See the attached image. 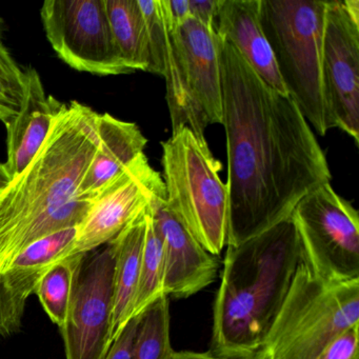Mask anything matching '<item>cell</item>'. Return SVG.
<instances>
[{
    "instance_id": "1",
    "label": "cell",
    "mask_w": 359,
    "mask_h": 359,
    "mask_svg": "<svg viewBox=\"0 0 359 359\" xmlns=\"http://www.w3.org/2000/svg\"><path fill=\"white\" fill-rule=\"evenodd\" d=\"M217 36V35H216ZM228 154L226 245L235 247L292 215L331 182L327 157L295 102L266 85L217 36Z\"/></svg>"
},
{
    "instance_id": "5",
    "label": "cell",
    "mask_w": 359,
    "mask_h": 359,
    "mask_svg": "<svg viewBox=\"0 0 359 359\" xmlns=\"http://www.w3.org/2000/svg\"><path fill=\"white\" fill-rule=\"evenodd\" d=\"M359 325V279L332 283L300 260L287 296L254 359H316Z\"/></svg>"
},
{
    "instance_id": "15",
    "label": "cell",
    "mask_w": 359,
    "mask_h": 359,
    "mask_svg": "<svg viewBox=\"0 0 359 359\" xmlns=\"http://www.w3.org/2000/svg\"><path fill=\"white\" fill-rule=\"evenodd\" d=\"M215 32L245 58L258 76L287 95L260 22V0H218Z\"/></svg>"
},
{
    "instance_id": "30",
    "label": "cell",
    "mask_w": 359,
    "mask_h": 359,
    "mask_svg": "<svg viewBox=\"0 0 359 359\" xmlns=\"http://www.w3.org/2000/svg\"><path fill=\"white\" fill-rule=\"evenodd\" d=\"M170 359H231L226 358V357L218 356V355L213 354V353H197V352H175L171 355Z\"/></svg>"
},
{
    "instance_id": "9",
    "label": "cell",
    "mask_w": 359,
    "mask_h": 359,
    "mask_svg": "<svg viewBox=\"0 0 359 359\" xmlns=\"http://www.w3.org/2000/svg\"><path fill=\"white\" fill-rule=\"evenodd\" d=\"M323 86L334 128L359 142V1H327L323 50Z\"/></svg>"
},
{
    "instance_id": "6",
    "label": "cell",
    "mask_w": 359,
    "mask_h": 359,
    "mask_svg": "<svg viewBox=\"0 0 359 359\" xmlns=\"http://www.w3.org/2000/svg\"><path fill=\"white\" fill-rule=\"evenodd\" d=\"M165 203L193 236L217 257L226 245L229 190L219 173L222 163L207 140L188 127L172 131L161 142Z\"/></svg>"
},
{
    "instance_id": "14",
    "label": "cell",
    "mask_w": 359,
    "mask_h": 359,
    "mask_svg": "<svg viewBox=\"0 0 359 359\" xmlns=\"http://www.w3.org/2000/svg\"><path fill=\"white\" fill-rule=\"evenodd\" d=\"M186 62V81L199 129L222 123V73L217 36L190 18L180 28Z\"/></svg>"
},
{
    "instance_id": "28",
    "label": "cell",
    "mask_w": 359,
    "mask_h": 359,
    "mask_svg": "<svg viewBox=\"0 0 359 359\" xmlns=\"http://www.w3.org/2000/svg\"><path fill=\"white\" fill-rule=\"evenodd\" d=\"M189 1H190L191 18L203 25L208 30L215 32L218 0H189Z\"/></svg>"
},
{
    "instance_id": "13",
    "label": "cell",
    "mask_w": 359,
    "mask_h": 359,
    "mask_svg": "<svg viewBox=\"0 0 359 359\" xmlns=\"http://www.w3.org/2000/svg\"><path fill=\"white\" fill-rule=\"evenodd\" d=\"M151 213L163 241L165 295L188 298L211 285L219 266L217 257L193 236L165 198L152 203Z\"/></svg>"
},
{
    "instance_id": "7",
    "label": "cell",
    "mask_w": 359,
    "mask_h": 359,
    "mask_svg": "<svg viewBox=\"0 0 359 359\" xmlns=\"http://www.w3.org/2000/svg\"><path fill=\"white\" fill-rule=\"evenodd\" d=\"M302 262L323 280L359 279V215L331 184L313 190L292 213Z\"/></svg>"
},
{
    "instance_id": "23",
    "label": "cell",
    "mask_w": 359,
    "mask_h": 359,
    "mask_svg": "<svg viewBox=\"0 0 359 359\" xmlns=\"http://www.w3.org/2000/svg\"><path fill=\"white\" fill-rule=\"evenodd\" d=\"M169 296L163 295L138 315L134 342V359H170Z\"/></svg>"
},
{
    "instance_id": "16",
    "label": "cell",
    "mask_w": 359,
    "mask_h": 359,
    "mask_svg": "<svg viewBox=\"0 0 359 359\" xmlns=\"http://www.w3.org/2000/svg\"><path fill=\"white\" fill-rule=\"evenodd\" d=\"M62 107L53 96H47L39 72L34 68L26 69L22 109L7 125L8 158L4 165L10 180L22 173L34 158Z\"/></svg>"
},
{
    "instance_id": "19",
    "label": "cell",
    "mask_w": 359,
    "mask_h": 359,
    "mask_svg": "<svg viewBox=\"0 0 359 359\" xmlns=\"http://www.w3.org/2000/svg\"><path fill=\"white\" fill-rule=\"evenodd\" d=\"M113 37L126 66L132 71L150 68L148 29L137 0H104Z\"/></svg>"
},
{
    "instance_id": "4",
    "label": "cell",
    "mask_w": 359,
    "mask_h": 359,
    "mask_svg": "<svg viewBox=\"0 0 359 359\" xmlns=\"http://www.w3.org/2000/svg\"><path fill=\"white\" fill-rule=\"evenodd\" d=\"M327 0H260V22L287 96L309 125L333 129L323 86L321 50Z\"/></svg>"
},
{
    "instance_id": "8",
    "label": "cell",
    "mask_w": 359,
    "mask_h": 359,
    "mask_svg": "<svg viewBox=\"0 0 359 359\" xmlns=\"http://www.w3.org/2000/svg\"><path fill=\"white\" fill-rule=\"evenodd\" d=\"M41 16L50 45L71 68L100 76L132 73L115 43L104 0H47Z\"/></svg>"
},
{
    "instance_id": "27",
    "label": "cell",
    "mask_w": 359,
    "mask_h": 359,
    "mask_svg": "<svg viewBox=\"0 0 359 359\" xmlns=\"http://www.w3.org/2000/svg\"><path fill=\"white\" fill-rule=\"evenodd\" d=\"M137 325L138 316L128 321L123 331L113 342L104 359H134V342Z\"/></svg>"
},
{
    "instance_id": "21",
    "label": "cell",
    "mask_w": 359,
    "mask_h": 359,
    "mask_svg": "<svg viewBox=\"0 0 359 359\" xmlns=\"http://www.w3.org/2000/svg\"><path fill=\"white\" fill-rule=\"evenodd\" d=\"M49 269L13 266L0 275V339L20 332L29 297L34 294L37 283Z\"/></svg>"
},
{
    "instance_id": "3",
    "label": "cell",
    "mask_w": 359,
    "mask_h": 359,
    "mask_svg": "<svg viewBox=\"0 0 359 359\" xmlns=\"http://www.w3.org/2000/svg\"><path fill=\"white\" fill-rule=\"evenodd\" d=\"M302 257L292 215L228 247L214 300L210 352L231 359L255 358Z\"/></svg>"
},
{
    "instance_id": "26",
    "label": "cell",
    "mask_w": 359,
    "mask_h": 359,
    "mask_svg": "<svg viewBox=\"0 0 359 359\" xmlns=\"http://www.w3.org/2000/svg\"><path fill=\"white\" fill-rule=\"evenodd\" d=\"M358 325H355L332 340L316 359H358Z\"/></svg>"
},
{
    "instance_id": "2",
    "label": "cell",
    "mask_w": 359,
    "mask_h": 359,
    "mask_svg": "<svg viewBox=\"0 0 359 359\" xmlns=\"http://www.w3.org/2000/svg\"><path fill=\"white\" fill-rule=\"evenodd\" d=\"M97 116L75 100L62 104L34 158L0 191V275L29 245L87 215L89 201L75 196L100 144Z\"/></svg>"
},
{
    "instance_id": "32",
    "label": "cell",
    "mask_w": 359,
    "mask_h": 359,
    "mask_svg": "<svg viewBox=\"0 0 359 359\" xmlns=\"http://www.w3.org/2000/svg\"><path fill=\"white\" fill-rule=\"evenodd\" d=\"M8 184H5V182H0V191L3 190Z\"/></svg>"
},
{
    "instance_id": "17",
    "label": "cell",
    "mask_w": 359,
    "mask_h": 359,
    "mask_svg": "<svg viewBox=\"0 0 359 359\" xmlns=\"http://www.w3.org/2000/svg\"><path fill=\"white\" fill-rule=\"evenodd\" d=\"M100 144L83 176L77 195L93 198L140 155L144 154L148 140L136 123L119 121L110 114H98Z\"/></svg>"
},
{
    "instance_id": "12",
    "label": "cell",
    "mask_w": 359,
    "mask_h": 359,
    "mask_svg": "<svg viewBox=\"0 0 359 359\" xmlns=\"http://www.w3.org/2000/svg\"><path fill=\"white\" fill-rule=\"evenodd\" d=\"M137 4L148 29L149 72L165 79L172 131L188 127L199 140H205V134L199 129L187 89L186 62L180 28L170 20L163 0H137Z\"/></svg>"
},
{
    "instance_id": "31",
    "label": "cell",
    "mask_w": 359,
    "mask_h": 359,
    "mask_svg": "<svg viewBox=\"0 0 359 359\" xmlns=\"http://www.w3.org/2000/svg\"><path fill=\"white\" fill-rule=\"evenodd\" d=\"M4 165L0 163V177L4 175Z\"/></svg>"
},
{
    "instance_id": "20",
    "label": "cell",
    "mask_w": 359,
    "mask_h": 359,
    "mask_svg": "<svg viewBox=\"0 0 359 359\" xmlns=\"http://www.w3.org/2000/svg\"><path fill=\"white\" fill-rule=\"evenodd\" d=\"M88 254H73L58 260L37 283L34 289L49 318L62 327L79 283Z\"/></svg>"
},
{
    "instance_id": "10",
    "label": "cell",
    "mask_w": 359,
    "mask_h": 359,
    "mask_svg": "<svg viewBox=\"0 0 359 359\" xmlns=\"http://www.w3.org/2000/svg\"><path fill=\"white\" fill-rule=\"evenodd\" d=\"M114 251L110 243L89 254L60 327L66 359H104L112 346Z\"/></svg>"
},
{
    "instance_id": "18",
    "label": "cell",
    "mask_w": 359,
    "mask_h": 359,
    "mask_svg": "<svg viewBox=\"0 0 359 359\" xmlns=\"http://www.w3.org/2000/svg\"><path fill=\"white\" fill-rule=\"evenodd\" d=\"M149 209L150 205L137 217L134 218L110 243L114 251L111 329L112 344L128 321L131 320L134 299L140 280Z\"/></svg>"
},
{
    "instance_id": "25",
    "label": "cell",
    "mask_w": 359,
    "mask_h": 359,
    "mask_svg": "<svg viewBox=\"0 0 359 359\" xmlns=\"http://www.w3.org/2000/svg\"><path fill=\"white\" fill-rule=\"evenodd\" d=\"M76 233L77 228L66 229L35 241L18 256L11 268L20 266L36 270L51 268L58 260L71 255Z\"/></svg>"
},
{
    "instance_id": "24",
    "label": "cell",
    "mask_w": 359,
    "mask_h": 359,
    "mask_svg": "<svg viewBox=\"0 0 359 359\" xmlns=\"http://www.w3.org/2000/svg\"><path fill=\"white\" fill-rule=\"evenodd\" d=\"M6 24L0 16V121L11 123L22 109L25 70L16 62L5 41Z\"/></svg>"
},
{
    "instance_id": "22",
    "label": "cell",
    "mask_w": 359,
    "mask_h": 359,
    "mask_svg": "<svg viewBox=\"0 0 359 359\" xmlns=\"http://www.w3.org/2000/svg\"><path fill=\"white\" fill-rule=\"evenodd\" d=\"M165 258L163 241L153 222L151 205L147 219L146 236L140 264V280L134 299L131 319L142 314L151 304L165 295Z\"/></svg>"
},
{
    "instance_id": "11",
    "label": "cell",
    "mask_w": 359,
    "mask_h": 359,
    "mask_svg": "<svg viewBox=\"0 0 359 359\" xmlns=\"http://www.w3.org/2000/svg\"><path fill=\"white\" fill-rule=\"evenodd\" d=\"M165 198L163 176L142 154L92 199L77 226L73 254H90L113 241L151 203Z\"/></svg>"
},
{
    "instance_id": "29",
    "label": "cell",
    "mask_w": 359,
    "mask_h": 359,
    "mask_svg": "<svg viewBox=\"0 0 359 359\" xmlns=\"http://www.w3.org/2000/svg\"><path fill=\"white\" fill-rule=\"evenodd\" d=\"M170 20L174 26L180 28L191 18L190 1L189 0H163Z\"/></svg>"
}]
</instances>
